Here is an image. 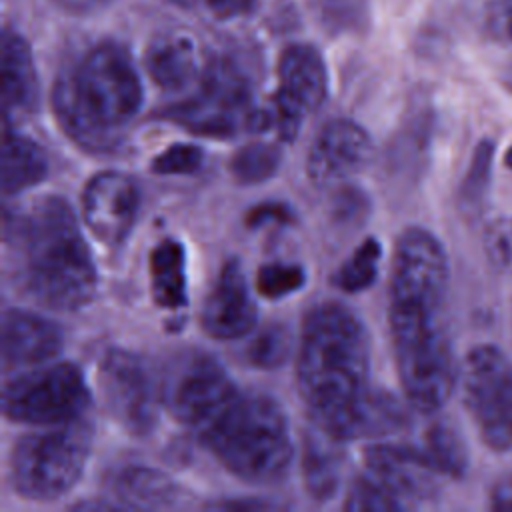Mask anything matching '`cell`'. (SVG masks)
<instances>
[{"label": "cell", "mask_w": 512, "mask_h": 512, "mask_svg": "<svg viewBox=\"0 0 512 512\" xmlns=\"http://www.w3.org/2000/svg\"><path fill=\"white\" fill-rule=\"evenodd\" d=\"M306 284V270L292 262H268L256 272V290L268 300H280Z\"/></svg>", "instance_id": "obj_29"}, {"label": "cell", "mask_w": 512, "mask_h": 512, "mask_svg": "<svg viewBox=\"0 0 512 512\" xmlns=\"http://www.w3.org/2000/svg\"><path fill=\"white\" fill-rule=\"evenodd\" d=\"M98 386L108 414L130 434L144 436L156 426L162 388L144 358L110 348L98 368Z\"/></svg>", "instance_id": "obj_10"}, {"label": "cell", "mask_w": 512, "mask_h": 512, "mask_svg": "<svg viewBox=\"0 0 512 512\" xmlns=\"http://www.w3.org/2000/svg\"><path fill=\"white\" fill-rule=\"evenodd\" d=\"M204 162V150L196 144L178 142L154 156L150 170L160 176H184L200 170Z\"/></svg>", "instance_id": "obj_31"}, {"label": "cell", "mask_w": 512, "mask_h": 512, "mask_svg": "<svg viewBox=\"0 0 512 512\" xmlns=\"http://www.w3.org/2000/svg\"><path fill=\"white\" fill-rule=\"evenodd\" d=\"M258 320V308L252 300L242 264L230 258L204 300L200 322L216 340H238L250 334Z\"/></svg>", "instance_id": "obj_16"}, {"label": "cell", "mask_w": 512, "mask_h": 512, "mask_svg": "<svg viewBox=\"0 0 512 512\" xmlns=\"http://www.w3.org/2000/svg\"><path fill=\"white\" fill-rule=\"evenodd\" d=\"M422 450L442 476H464L468 468V450L462 436L452 424L444 420L432 422L424 432Z\"/></svg>", "instance_id": "obj_24"}, {"label": "cell", "mask_w": 512, "mask_h": 512, "mask_svg": "<svg viewBox=\"0 0 512 512\" xmlns=\"http://www.w3.org/2000/svg\"><path fill=\"white\" fill-rule=\"evenodd\" d=\"M506 86H508V90L512 92V74H510V76H506Z\"/></svg>", "instance_id": "obj_40"}, {"label": "cell", "mask_w": 512, "mask_h": 512, "mask_svg": "<svg viewBox=\"0 0 512 512\" xmlns=\"http://www.w3.org/2000/svg\"><path fill=\"white\" fill-rule=\"evenodd\" d=\"M58 4H62L64 8H72V10H92L98 8L110 0H56Z\"/></svg>", "instance_id": "obj_37"}, {"label": "cell", "mask_w": 512, "mask_h": 512, "mask_svg": "<svg viewBox=\"0 0 512 512\" xmlns=\"http://www.w3.org/2000/svg\"><path fill=\"white\" fill-rule=\"evenodd\" d=\"M160 116L194 134L212 138H230L242 128L256 130L268 120L272 122L252 106L246 78L224 60L208 62L194 96L164 108Z\"/></svg>", "instance_id": "obj_7"}, {"label": "cell", "mask_w": 512, "mask_h": 512, "mask_svg": "<svg viewBox=\"0 0 512 512\" xmlns=\"http://www.w3.org/2000/svg\"><path fill=\"white\" fill-rule=\"evenodd\" d=\"M380 258H382L380 242L374 236L366 238L360 246H356V250L348 256V260L334 272L332 284L346 294H358L370 288L378 278Z\"/></svg>", "instance_id": "obj_27"}, {"label": "cell", "mask_w": 512, "mask_h": 512, "mask_svg": "<svg viewBox=\"0 0 512 512\" xmlns=\"http://www.w3.org/2000/svg\"><path fill=\"white\" fill-rule=\"evenodd\" d=\"M504 164H506V168L508 170H512V144L506 148V152H504Z\"/></svg>", "instance_id": "obj_39"}, {"label": "cell", "mask_w": 512, "mask_h": 512, "mask_svg": "<svg viewBox=\"0 0 512 512\" xmlns=\"http://www.w3.org/2000/svg\"><path fill=\"white\" fill-rule=\"evenodd\" d=\"M64 342L58 324L22 310L6 308L2 314V364L6 370L34 366L54 358Z\"/></svg>", "instance_id": "obj_17"}, {"label": "cell", "mask_w": 512, "mask_h": 512, "mask_svg": "<svg viewBox=\"0 0 512 512\" xmlns=\"http://www.w3.org/2000/svg\"><path fill=\"white\" fill-rule=\"evenodd\" d=\"M90 400L82 368L56 362L10 378L2 390V412L18 424L56 426L78 420Z\"/></svg>", "instance_id": "obj_8"}, {"label": "cell", "mask_w": 512, "mask_h": 512, "mask_svg": "<svg viewBox=\"0 0 512 512\" xmlns=\"http://www.w3.org/2000/svg\"><path fill=\"white\" fill-rule=\"evenodd\" d=\"M150 288L156 306L164 310H180L188 302L186 278V250L180 240H160L148 258Z\"/></svg>", "instance_id": "obj_22"}, {"label": "cell", "mask_w": 512, "mask_h": 512, "mask_svg": "<svg viewBox=\"0 0 512 512\" xmlns=\"http://www.w3.org/2000/svg\"><path fill=\"white\" fill-rule=\"evenodd\" d=\"M448 286L426 282L388 284V324L400 384L408 404L438 412L454 392L458 370L444 324Z\"/></svg>", "instance_id": "obj_4"}, {"label": "cell", "mask_w": 512, "mask_h": 512, "mask_svg": "<svg viewBox=\"0 0 512 512\" xmlns=\"http://www.w3.org/2000/svg\"><path fill=\"white\" fill-rule=\"evenodd\" d=\"M90 448L92 428L80 418L22 436L10 452L12 488L38 502L68 494L84 474Z\"/></svg>", "instance_id": "obj_6"}, {"label": "cell", "mask_w": 512, "mask_h": 512, "mask_svg": "<svg viewBox=\"0 0 512 512\" xmlns=\"http://www.w3.org/2000/svg\"><path fill=\"white\" fill-rule=\"evenodd\" d=\"M504 30H506V36L512 40V6H508L504 14Z\"/></svg>", "instance_id": "obj_38"}, {"label": "cell", "mask_w": 512, "mask_h": 512, "mask_svg": "<svg viewBox=\"0 0 512 512\" xmlns=\"http://www.w3.org/2000/svg\"><path fill=\"white\" fill-rule=\"evenodd\" d=\"M206 6L220 18L242 16L252 10L256 0H204Z\"/></svg>", "instance_id": "obj_34"}, {"label": "cell", "mask_w": 512, "mask_h": 512, "mask_svg": "<svg viewBox=\"0 0 512 512\" xmlns=\"http://www.w3.org/2000/svg\"><path fill=\"white\" fill-rule=\"evenodd\" d=\"M492 508L496 510H512V482H500L492 492Z\"/></svg>", "instance_id": "obj_36"}, {"label": "cell", "mask_w": 512, "mask_h": 512, "mask_svg": "<svg viewBox=\"0 0 512 512\" xmlns=\"http://www.w3.org/2000/svg\"><path fill=\"white\" fill-rule=\"evenodd\" d=\"M140 188L132 176L116 170L94 174L82 190V218L92 236L108 250H118L134 230Z\"/></svg>", "instance_id": "obj_13"}, {"label": "cell", "mask_w": 512, "mask_h": 512, "mask_svg": "<svg viewBox=\"0 0 512 512\" xmlns=\"http://www.w3.org/2000/svg\"><path fill=\"white\" fill-rule=\"evenodd\" d=\"M4 240L12 250L14 278L38 304L76 312L92 302L98 270L70 204L46 196L6 214Z\"/></svg>", "instance_id": "obj_2"}, {"label": "cell", "mask_w": 512, "mask_h": 512, "mask_svg": "<svg viewBox=\"0 0 512 512\" xmlns=\"http://www.w3.org/2000/svg\"><path fill=\"white\" fill-rule=\"evenodd\" d=\"M496 144L490 138H484L476 144L470 164L466 168V174L458 188V206L462 212L476 216L480 212V206L486 198L490 176H492V164H494Z\"/></svg>", "instance_id": "obj_26"}, {"label": "cell", "mask_w": 512, "mask_h": 512, "mask_svg": "<svg viewBox=\"0 0 512 512\" xmlns=\"http://www.w3.org/2000/svg\"><path fill=\"white\" fill-rule=\"evenodd\" d=\"M40 86L32 52L22 36L6 30L2 36V102L10 114H30L38 108Z\"/></svg>", "instance_id": "obj_19"}, {"label": "cell", "mask_w": 512, "mask_h": 512, "mask_svg": "<svg viewBox=\"0 0 512 512\" xmlns=\"http://www.w3.org/2000/svg\"><path fill=\"white\" fill-rule=\"evenodd\" d=\"M364 206H366V200L358 194V190H348L342 198H338L336 200V204H334V208H336V214L338 216H342V218H346V220H354V216H356V212H364Z\"/></svg>", "instance_id": "obj_35"}, {"label": "cell", "mask_w": 512, "mask_h": 512, "mask_svg": "<svg viewBox=\"0 0 512 512\" xmlns=\"http://www.w3.org/2000/svg\"><path fill=\"white\" fill-rule=\"evenodd\" d=\"M488 262L500 272H512V218H496L488 222L482 236Z\"/></svg>", "instance_id": "obj_32"}, {"label": "cell", "mask_w": 512, "mask_h": 512, "mask_svg": "<svg viewBox=\"0 0 512 512\" xmlns=\"http://www.w3.org/2000/svg\"><path fill=\"white\" fill-rule=\"evenodd\" d=\"M372 154V138L358 122L334 118L312 140L306 174L316 188H330L362 172L372 160Z\"/></svg>", "instance_id": "obj_14"}, {"label": "cell", "mask_w": 512, "mask_h": 512, "mask_svg": "<svg viewBox=\"0 0 512 512\" xmlns=\"http://www.w3.org/2000/svg\"><path fill=\"white\" fill-rule=\"evenodd\" d=\"M282 162V152L270 142H252L238 148L230 158V174L242 186H254L270 180Z\"/></svg>", "instance_id": "obj_25"}, {"label": "cell", "mask_w": 512, "mask_h": 512, "mask_svg": "<svg viewBox=\"0 0 512 512\" xmlns=\"http://www.w3.org/2000/svg\"><path fill=\"white\" fill-rule=\"evenodd\" d=\"M236 390V382L216 358L192 354L172 372L162 396L170 414L196 434Z\"/></svg>", "instance_id": "obj_12"}, {"label": "cell", "mask_w": 512, "mask_h": 512, "mask_svg": "<svg viewBox=\"0 0 512 512\" xmlns=\"http://www.w3.org/2000/svg\"><path fill=\"white\" fill-rule=\"evenodd\" d=\"M62 130L88 152H112L142 106V82L130 54L112 42L92 48L52 92Z\"/></svg>", "instance_id": "obj_3"}, {"label": "cell", "mask_w": 512, "mask_h": 512, "mask_svg": "<svg viewBox=\"0 0 512 512\" xmlns=\"http://www.w3.org/2000/svg\"><path fill=\"white\" fill-rule=\"evenodd\" d=\"M146 70L164 90L176 92L198 82L206 64L194 36L182 30H170L152 40L146 50Z\"/></svg>", "instance_id": "obj_18"}, {"label": "cell", "mask_w": 512, "mask_h": 512, "mask_svg": "<svg viewBox=\"0 0 512 512\" xmlns=\"http://www.w3.org/2000/svg\"><path fill=\"white\" fill-rule=\"evenodd\" d=\"M48 174V156L44 148L14 130L8 122L2 146V192L4 196L20 194L40 184Z\"/></svg>", "instance_id": "obj_21"}, {"label": "cell", "mask_w": 512, "mask_h": 512, "mask_svg": "<svg viewBox=\"0 0 512 512\" xmlns=\"http://www.w3.org/2000/svg\"><path fill=\"white\" fill-rule=\"evenodd\" d=\"M196 438L230 474L250 484L280 482L294 458L286 414L262 392L238 388Z\"/></svg>", "instance_id": "obj_5"}, {"label": "cell", "mask_w": 512, "mask_h": 512, "mask_svg": "<svg viewBox=\"0 0 512 512\" xmlns=\"http://www.w3.org/2000/svg\"><path fill=\"white\" fill-rule=\"evenodd\" d=\"M244 220H246V226H250V228H260L268 222L290 224L292 222V210H290V206L280 204V202H266V204L254 206L246 214Z\"/></svg>", "instance_id": "obj_33"}, {"label": "cell", "mask_w": 512, "mask_h": 512, "mask_svg": "<svg viewBox=\"0 0 512 512\" xmlns=\"http://www.w3.org/2000/svg\"><path fill=\"white\" fill-rule=\"evenodd\" d=\"M344 508L346 510H382V512L406 510V506L370 474L354 480L344 500Z\"/></svg>", "instance_id": "obj_30"}, {"label": "cell", "mask_w": 512, "mask_h": 512, "mask_svg": "<svg viewBox=\"0 0 512 512\" xmlns=\"http://www.w3.org/2000/svg\"><path fill=\"white\" fill-rule=\"evenodd\" d=\"M296 384L314 428L336 442L386 436L408 424L394 394L370 388L368 330L340 302H322L306 314Z\"/></svg>", "instance_id": "obj_1"}, {"label": "cell", "mask_w": 512, "mask_h": 512, "mask_svg": "<svg viewBox=\"0 0 512 512\" xmlns=\"http://www.w3.org/2000/svg\"><path fill=\"white\" fill-rule=\"evenodd\" d=\"M336 440L328 438L316 428V434H308L302 456V476L306 492L316 502L330 500L340 484V452L334 448Z\"/></svg>", "instance_id": "obj_23"}, {"label": "cell", "mask_w": 512, "mask_h": 512, "mask_svg": "<svg viewBox=\"0 0 512 512\" xmlns=\"http://www.w3.org/2000/svg\"><path fill=\"white\" fill-rule=\"evenodd\" d=\"M112 492L124 508H168L182 500V488L172 476L140 464L118 470L112 478Z\"/></svg>", "instance_id": "obj_20"}, {"label": "cell", "mask_w": 512, "mask_h": 512, "mask_svg": "<svg viewBox=\"0 0 512 512\" xmlns=\"http://www.w3.org/2000/svg\"><path fill=\"white\" fill-rule=\"evenodd\" d=\"M328 74L320 52L310 44L288 46L278 62V90L272 100V124L284 142H294L302 122L322 106Z\"/></svg>", "instance_id": "obj_11"}, {"label": "cell", "mask_w": 512, "mask_h": 512, "mask_svg": "<svg viewBox=\"0 0 512 512\" xmlns=\"http://www.w3.org/2000/svg\"><path fill=\"white\" fill-rule=\"evenodd\" d=\"M464 404L492 450L512 448V364L494 344L474 346L462 364Z\"/></svg>", "instance_id": "obj_9"}, {"label": "cell", "mask_w": 512, "mask_h": 512, "mask_svg": "<svg viewBox=\"0 0 512 512\" xmlns=\"http://www.w3.org/2000/svg\"><path fill=\"white\" fill-rule=\"evenodd\" d=\"M292 350V336L290 330L276 322L268 324L252 336L250 344L246 346V360L262 370L280 368Z\"/></svg>", "instance_id": "obj_28"}, {"label": "cell", "mask_w": 512, "mask_h": 512, "mask_svg": "<svg viewBox=\"0 0 512 512\" xmlns=\"http://www.w3.org/2000/svg\"><path fill=\"white\" fill-rule=\"evenodd\" d=\"M368 474L390 490L406 508L430 500L442 476L422 448L410 444H372L364 450Z\"/></svg>", "instance_id": "obj_15"}]
</instances>
